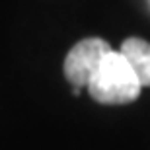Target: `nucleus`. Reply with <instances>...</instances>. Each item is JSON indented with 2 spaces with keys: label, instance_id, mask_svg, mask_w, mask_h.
Wrapping results in <instances>:
<instances>
[{
  "label": "nucleus",
  "instance_id": "f257e3e1",
  "mask_svg": "<svg viewBox=\"0 0 150 150\" xmlns=\"http://www.w3.org/2000/svg\"><path fill=\"white\" fill-rule=\"evenodd\" d=\"M88 92L98 103L125 105L140 96L142 84L121 51H109L88 82Z\"/></svg>",
  "mask_w": 150,
  "mask_h": 150
},
{
  "label": "nucleus",
  "instance_id": "f03ea898",
  "mask_svg": "<svg viewBox=\"0 0 150 150\" xmlns=\"http://www.w3.org/2000/svg\"><path fill=\"white\" fill-rule=\"evenodd\" d=\"M111 51L109 43L100 37L82 39L68 51L64 59V76L72 86H88L90 78L98 70L103 57Z\"/></svg>",
  "mask_w": 150,
  "mask_h": 150
},
{
  "label": "nucleus",
  "instance_id": "7ed1b4c3",
  "mask_svg": "<svg viewBox=\"0 0 150 150\" xmlns=\"http://www.w3.org/2000/svg\"><path fill=\"white\" fill-rule=\"evenodd\" d=\"M123 57L133 67L134 74L139 76L142 88L150 86V43L140 37H129L123 41L121 49Z\"/></svg>",
  "mask_w": 150,
  "mask_h": 150
}]
</instances>
